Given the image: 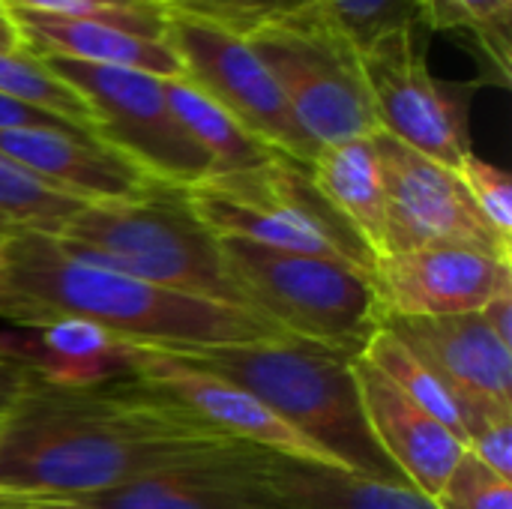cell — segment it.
<instances>
[{
  "mask_svg": "<svg viewBox=\"0 0 512 509\" xmlns=\"http://www.w3.org/2000/svg\"><path fill=\"white\" fill-rule=\"evenodd\" d=\"M243 450L129 378H36L0 423V498H84Z\"/></svg>",
  "mask_w": 512,
  "mask_h": 509,
  "instance_id": "obj_1",
  "label": "cell"
},
{
  "mask_svg": "<svg viewBox=\"0 0 512 509\" xmlns=\"http://www.w3.org/2000/svg\"><path fill=\"white\" fill-rule=\"evenodd\" d=\"M6 255L12 294L21 309L12 327L72 318L96 324L123 342L153 348L291 339L255 312L72 258L48 234L12 231L6 234Z\"/></svg>",
  "mask_w": 512,
  "mask_h": 509,
  "instance_id": "obj_2",
  "label": "cell"
},
{
  "mask_svg": "<svg viewBox=\"0 0 512 509\" xmlns=\"http://www.w3.org/2000/svg\"><path fill=\"white\" fill-rule=\"evenodd\" d=\"M165 351L249 390L285 426L324 450L342 471L387 483L405 480L369 432L351 372V360L357 354L300 339L189 345Z\"/></svg>",
  "mask_w": 512,
  "mask_h": 509,
  "instance_id": "obj_3",
  "label": "cell"
},
{
  "mask_svg": "<svg viewBox=\"0 0 512 509\" xmlns=\"http://www.w3.org/2000/svg\"><path fill=\"white\" fill-rule=\"evenodd\" d=\"M54 240L72 258L246 309L225 270L222 240L195 216L183 186L159 183L138 198L84 204Z\"/></svg>",
  "mask_w": 512,
  "mask_h": 509,
  "instance_id": "obj_4",
  "label": "cell"
},
{
  "mask_svg": "<svg viewBox=\"0 0 512 509\" xmlns=\"http://www.w3.org/2000/svg\"><path fill=\"white\" fill-rule=\"evenodd\" d=\"M222 258L249 312L285 336L360 354L384 324L375 273L318 255L222 240Z\"/></svg>",
  "mask_w": 512,
  "mask_h": 509,
  "instance_id": "obj_5",
  "label": "cell"
},
{
  "mask_svg": "<svg viewBox=\"0 0 512 509\" xmlns=\"http://www.w3.org/2000/svg\"><path fill=\"white\" fill-rule=\"evenodd\" d=\"M195 216L219 237L279 252L318 255L375 273L357 231L318 192L309 165L276 153L270 162L186 186Z\"/></svg>",
  "mask_w": 512,
  "mask_h": 509,
  "instance_id": "obj_6",
  "label": "cell"
},
{
  "mask_svg": "<svg viewBox=\"0 0 512 509\" xmlns=\"http://www.w3.org/2000/svg\"><path fill=\"white\" fill-rule=\"evenodd\" d=\"M246 42L318 150L381 132L360 66V48L318 0L264 24Z\"/></svg>",
  "mask_w": 512,
  "mask_h": 509,
  "instance_id": "obj_7",
  "label": "cell"
},
{
  "mask_svg": "<svg viewBox=\"0 0 512 509\" xmlns=\"http://www.w3.org/2000/svg\"><path fill=\"white\" fill-rule=\"evenodd\" d=\"M381 132L420 156L459 168L471 156V96L483 81H441L426 60L420 24L399 27L360 51Z\"/></svg>",
  "mask_w": 512,
  "mask_h": 509,
  "instance_id": "obj_8",
  "label": "cell"
},
{
  "mask_svg": "<svg viewBox=\"0 0 512 509\" xmlns=\"http://www.w3.org/2000/svg\"><path fill=\"white\" fill-rule=\"evenodd\" d=\"M36 60L87 102L96 138L129 156L153 180L186 189L210 177V159L174 117L162 78L138 69L90 66L60 57Z\"/></svg>",
  "mask_w": 512,
  "mask_h": 509,
  "instance_id": "obj_9",
  "label": "cell"
},
{
  "mask_svg": "<svg viewBox=\"0 0 512 509\" xmlns=\"http://www.w3.org/2000/svg\"><path fill=\"white\" fill-rule=\"evenodd\" d=\"M387 198V255L423 246H459L512 264V243L477 210L459 171L375 132Z\"/></svg>",
  "mask_w": 512,
  "mask_h": 509,
  "instance_id": "obj_10",
  "label": "cell"
},
{
  "mask_svg": "<svg viewBox=\"0 0 512 509\" xmlns=\"http://www.w3.org/2000/svg\"><path fill=\"white\" fill-rule=\"evenodd\" d=\"M165 39L174 48L183 75L258 141L303 165L315 159L318 147L306 138L279 84L243 36L168 15Z\"/></svg>",
  "mask_w": 512,
  "mask_h": 509,
  "instance_id": "obj_11",
  "label": "cell"
},
{
  "mask_svg": "<svg viewBox=\"0 0 512 509\" xmlns=\"http://www.w3.org/2000/svg\"><path fill=\"white\" fill-rule=\"evenodd\" d=\"M126 357H129L126 378L132 384L186 411L192 420L204 423L207 429L282 459L339 468L324 450H318L312 441H306L291 426H285L267 405H261L240 384L153 345L126 342Z\"/></svg>",
  "mask_w": 512,
  "mask_h": 509,
  "instance_id": "obj_12",
  "label": "cell"
},
{
  "mask_svg": "<svg viewBox=\"0 0 512 509\" xmlns=\"http://www.w3.org/2000/svg\"><path fill=\"white\" fill-rule=\"evenodd\" d=\"M384 327L444 381L459 405L468 438L495 420L512 417V348L486 327L480 312L441 318L387 315Z\"/></svg>",
  "mask_w": 512,
  "mask_h": 509,
  "instance_id": "obj_13",
  "label": "cell"
},
{
  "mask_svg": "<svg viewBox=\"0 0 512 509\" xmlns=\"http://www.w3.org/2000/svg\"><path fill=\"white\" fill-rule=\"evenodd\" d=\"M375 285L384 318L468 315L512 285V264L459 246H423L378 258Z\"/></svg>",
  "mask_w": 512,
  "mask_h": 509,
  "instance_id": "obj_14",
  "label": "cell"
},
{
  "mask_svg": "<svg viewBox=\"0 0 512 509\" xmlns=\"http://www.w3.org/2000/svg\"><path fill=\"white\" fill-rule=\"evenodd\" d=\"M0 153L45 186L84 204L138 198L159 186L129 156L75 126L0 129Z\"/></svg>",
  "mask_w": 512,
  "mask_h": 509,
  "instance_id": "obj_15",
  "label": "cell"
},
{
  "mask_svg": "<svg viewBox=\"0 0 512 509\" xmlns=\"http://www.w3.org/2000/svg\"><path fill=\"white\" fill-rule=\"evenodd\" d=\"M351 372L369 432L381 453L414 489H420L429 498H438L447 477L468 453L465 441L456 438L420 405H414L363 354L351 360Z\"/></svg>",
  "mask_w": 512,
  "mask_h": 509,
  "instance_id": "obj_16",
  "label": "cell"
},
{
  "mask_svg": "<svg viewBox=\"0 0 512 509\" xmlns=\"http://www.w3.org/2000/svg\"><path fill=\"white\" fill-rule=\"evenodd\" d=\"M270 456L249 447L72 501L90 509H282L270 486Z\"/></svg>",
  "mask_w": 512,
  "mask_h": 509,
  "instance_id": "obj_17",
  "label": "cell"
},
{
  "mask_svg": "<svg viewBox=\"0 0 512 509\" xmlns=\"http://www.w3.org/2000/svg\"><path fill=\"white\" fill-rule=\"evenodd\" d=\"M6 12L21 36V51L30 57H60L90 66H120L156 78L183 75L180 60L168 45V39H147L99 21L54 18V15H36L18 9H6Z\"/></svg>",
  "mask_w": 512,
  "mask_h": 509,
  "instance_id": "obj_18",
  "label": "cell"
},
{
  "mask_svg": "<svg viewBox=\"0 0 512 509\" xmlns=\"http://www.w3.org/2000/svg\"><path fill=\"white\" fill-rule=\"evenodd\" d=\"M0 354L54 384H105L120 381L129 372L123 339L72 318L0 330Z\"/></svg>",
  "mask_w": 512,
  "mask_h": 509,
  "instance_id": "obj_19",
  "label": "cell"
},
{
  "mask_svg": "<svg viewBox=\"0 0 512 509\" xmlns=\"http://www.w3.org/2000/svg\"><path fill=\"white\" fill-rule=\"evenodd\" d=\"M309 174L330 207L357 231L372 258L387 255V198L375 141L351 138L327 144L309 162Z\"/></svg>",
  "mask_w": 512,
  "mask_h": 509,
  "instance_id": "obj_20",
  "label": "cell"
},
{
  "mask_svg": "<svg viewBox=\"0 0 512 509\" xmlns=\"http://www.w3.org/2000/svg\"><path fill=\"white\" fill-rule=\"evenodd\" d=\"M267 471L282 509H441L405 480L387 483L282 456H270Z\"/></svg>",
  "mask_w": 512,
  "mask_h": 509,
  "instance_id": "obj_21",
  "label": "cell"
},
{
  "mask_svg": "<svg viewBox=\"0 0 512 509\" xmlns=\"http://www.w3.org/2000/svg\"><path fill=\"white\" fill-rule=\"evenodd\" d=\"M168 105L186 135L201 147L210 159V177L237 174L258 168L276 156L264 141H258L243 123H237L219 102H213L204 90H198L186 75L162 78Z\"/></svg>",
  "mask_w": 512,
  "mask_h": 509,
  "instance_id": "obj_22",
  "label": "cell"
},
{
  "mask_svg": "<svg viewBox=\"0 0 512 509\" xmlns=\"http://www.w3.org/2000/svg\"><path fill=\"white\" fill-rule=\"evenodd\" d=\"M381 375H387L414 405H420L426 414H432L438 423H444L456 438L468 441L465 435V423L459 414V405L453 399V393L444 387V381L399 339L393 336L384 324L366 339L363 351H360Z\"/></svg>",
  "mask_w": 512,
  "mask_h": 509,
  "instance_id": "obj_23",
  "label": "cell"
},
{
  "mask_svg": "<svg viewBox=\"0 0 512 509\" xmlns=\"http://www.w3.org/2000/svg\"><path fill=\"white\" fill-rule=\"evenodd\" d=\"M420 27L471 33L489 63V78L510 84L512 0H420Z\"/></svg>",
  "mask_w": 512,
  "mask_h": 509,
  "instance_id": "obj_24",
  "label": "cell"
},
{
  "mask_svg": "<svg viewBox=\"0 0 512 509\" xmlns=\"http://www.w3.org/2000/svg\"><path fill=\"white\" fill-rule=\"evenodd\" d=\"M84 201H75L0 153V234L36 231L54 237Z\"/></svg>",
  "mask_w": 512,
  "mask_h": 509,
  "instance_id": "obj_25",
  "label": "cell"
},
{
  "mask_svg": "<svg viewBox=\"0 0 512 509\" xmlns=\"http://www.w3.org/2000/svg\"><path fill=\"white\" fill-rule=\"evenodd\" d=\"M3 9L54 15V18H81L111 24L147 39H165L168 15L156 0H0Z\"/></svg>",
  "mask_w": 512,
  "mask_h": 509,
  "instance_id": "obj_26",
  "label": "cell"
},
{
  "mask_svg": "<svg viewBox=\"0 0 512 509\" xmlns=\"http://www.w3.org/2000/svg\"><path fill=\"white\" fill-rule=\"evenodd\" d=\"M165 15L192 18L249 39L264 24L294 12L309 0H156Z\"/></svg>",
  "mask_w": 512,
  "mask_h": 509,
  "instance_id": "obj_27",
  "label": "cell"
},
{
  "mask_svg": "<svg viewBox=\"0 0 512 509\" xmlns=\"http://www.w3.org/2000/svg\"><path fill=\"white\" fill-rule=\"evenodd\" d=\"M342 33L363 51L375 39L420 24V0H318Z\"/></svg>",
  "mask_w": 512,
  "mask_h": 509,
  "instance_id": "obj_28",
  "label": "cell"
},
{
  "mask_svg": "<svg viewBox=\"0 0 512 509\" xmlns=\"http://www.w3.org/2000/svg\"><path fill=\"white\" fill-rule=\"evenodd\" d=\"M435 504L441 509H512V483L492 474L471 453L447 477Z\"/></svg>",
  "mask_w": 512,
  "mask_h": 509,
  "instance_id": "obj_29",
  "label": "cell"
},
{
  "mask_svg": "<svg viewBox=\"0 0 512 509\" xmlns=\"http://www.w3.org/2000/svg\"><path fill=\"white\" fill-rule=\"evenodd\" d=\"M465 189L471 192L477 210L483 213V219L512 243V180L510 174L486 159H480L477 153L465 156L462 165L456 168Z\"/></svg>",
  "mask_w": 512,
  "mask_h": 509,
  "instance_id": "obj_30",
  "label": "cell"
},
{
  "mask_svg": "<svg viewBox=\"0 0 512 509\" xmlns=\"http://www.w3.org/2000/svg\"><path fill=\"white\" fill-rule=\"evenodd\" d=\"M468 453L492 474L512 483V417L495 420L468 438Z\"/></svg>",
  "mask_w": 512,
  "mask_h": 509,
  "instance_id": "obj_31",
  "label": "cell"
},
{
  "mask_svg": "<svg viewBox=\"0 0 512 509\" xmlns=\"http://www.w3.org/2000/svg\"><path fill=\"white\" fill-rule=\"evenodd\" d=\"M39 375L33 369H27L24 363L0 354V420L9 414V408L21 399V393L36 381Z\"/></svg>",
  "mask_w": 512,
  "mask_h": 509,
  "instance_id": "obj_32",
  "label": "cell"
},
{
  "mask_svg": "<svg viewBox=\"0 0 512 509\" xmlns=\"http://www.w3.org/2000/svg\"><path fill=\"white\" fill-rule=\"evenodd\" d=\"M15 126H72V123H66L48 111L30 108L24 102H15V99L0 93V129H15Z\"/></svg>",
  "mask_w": 512,
  "mask_h": 509,
  "instance_id": "obj_33",
  "label": "cell"
},
{
  "mask_svg": "<svg viewBox=\"0 0 512 509\" xmlns=\"http://www.w3.org/2000/svg\"><path fill=\"white\" fill-rule=\"evenodd\" d=\"M480 318L486 321V327H489L507 348H512V285L501 288V291L480 309Z\"/></svg>",
  "mask_w": 512,
  "mask_h": 509,
  "instance_id": "obj_34",
  "label": "cell"
},
{
  "mask_svg": "<svg viewBox=\"0 0 512 509\" xmlns=\"http://www.w3.org/2000/svg\"><path fill=\"white\" fill-rule=\"evenodd\" d=\"M18 300L12 294V282H9V255H6V234H0V318L12 324H18Z\"/></svg>",
  "mask_w": 512,
  "mask_h": 509,
  "instance_id": "obj_35",
  "label": "cell"
},
{
  "mask_svg": "<svg viewBox=\"0 0 512 509\" xmlns=\"http://www.w3.org/2000/svg\"><path fill=\"white\" fill-rule=\"evenodd\" d=\"M0 509H90L72 498H0Z\"/></svg>",
  "mask_w": 512,
  "mask_h": 509,
  "instance_id": "obj_36",
  "label": "cell"
},
{
  "mask_svg": "<svg viewBox=\"0 0 512 509\" xmlns=\"http://www.w3.org/2000/svg\"><path fill=\"white\" fill-rule=\"evenodd\" d=\"M0 51H9V54L21 51V36H18L9 12H0Z\"/></svg>",
  "mask_w": 512,
  "mask_h": 509,
  "instance_id": "obj_37",
  "label": "cell"
},
{
  "mask_svg": "<svg viewBox=\"0 0 512 509\" xmlns=\"http://www.w3.org/2000/svg\"><path fill=\"white\" fill-rule=\"evenodd\" d=\"M0 12H6V9H3V3H0Z\"/></svg>",
  "mask_w": 512,
  "mask_h": 509,
  "instance_id": "obj_38",
  "label": "cell"
},
{
  "mask_svg": "<svg viewBox=\"0 0 512 509\" xmlns=\"http://www.w3.org/2000/svg\"><path fill=\"white\" fill-rule=\"evenodd\" d=\"M0 423H3V420H0Z\"/></svg>",
  "mask_w": 512,
  "mask_h": 509,
  "instance_id": "obj_39",
  "label": "cell"
}]
</instances>
